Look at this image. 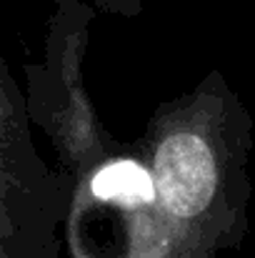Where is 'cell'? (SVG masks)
<instances>
[{"label": "cell", "instance_id": "1", "mask_svg": "<svg viewBox=\"0 0 255 258\" xmlns=\"http://www.w3.org/2000/svg\"><path fill=\"white\" fill-rule=\"evenodd\" d=\"M155 183L173 216L190 218L203 213L218 188L213 151L195 133L168 136L155 156Z\"/></svg>", "mask_w": 255, "mask_h": 258}, {"label": "cell", "instance_id": "2", "mask_svg": "<svg viewBox=\"0 0 255 258\" xmlns=\"http://www.w3.org/2000/svg\"><path fill=\"white\" fill-rule=\"evenodd\" d=\"M90 190L100 201L120 206H145L155 201V180L135 161H115L93 175Z\"/></svg>", "mask_w": 255, "mask_h": 258}]
</instances>
